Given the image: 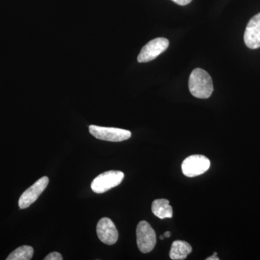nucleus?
I'll use <instances>...</instances> for the list:
<instances>
[{
    "label": "nucleus",
    "mask_w": 260,
    "mask_h": 260,
    "mask_svg": "<svg viewBox=\"0 0 260 260\" xmlns=\"http://www.w3.org/2000/svg\"><path fill=\"white\" fill-rule=\"evenodd\" d=\"M189 89L193 96L198 99H208L214 90L211 77L204 70L194 69L189 76Z\"/></svg>",
    "instance_id": "1"
},
{
    "label": "nucleus",
    "mask_w": 260,
    "mask_h": 260,
    "mask_svg": "<svg viewBox=\"0 0 260 260\" xmlns=\"http://www.w3.org/2000/svg\"><path fill=\"white\" fill-rule=\"evenodd\" d=\"M124 177V173L119 171H109L103 173L92 181V190L97 194L107 192L109 189L119 185Z\"/></svg>",
    "instance_id": "2"
},
{
    "label": "nucleus",
    "mask_w": 260,
    "mask_h": 260,
    "mask_svg": "<svg viewBox=\"0 0 260 260\" xmlns=\"http://www.w3.org/2000/svg\"><path fill=\"white\" fill-rule=\"evenodd\" d=\"M137 244L143 253L150 252L156 244V234L148 222L143 220L137 227Z\"/></svg>",
    "instance_id": "3"
},
{
    "label": "nucleus",
    "mask_w": 260,
    "mask_h": 260,
    "mask_svg": "<svg viewBox=\"0 0 260 260\" xmlns=\"http://www.w3.org/2000/svg\"><path fill=\"white\" fill-rule=\"evenodd\" d=\"M89 132L97 139L104 140V141H124V140L129 139L132 136V133L129 130L95 125L89 126Z\"/></svg>",
    "instance_id": "4"
},
{
    "label": "nucleus",
    "mask_w": 260,
    "mask_h": 260,
    "mask_svg": "<svg viewBox=\"0 0 260 260\" xmlns=\"http://www.w3.org/2000/svg\"><path fill=\"white\" fill-rule=\"evenodd\" d=\"M210 167V161L207 157L202 155H193L183 161L181 170L186 177H194L204 174Z\"/></svg>",
    "instance_id": "5"
},
{
    "label": "nucleus",
    "mask_w": 260,
    "mask_h": 260,
    "mask_svg": "<svg viewBox=\"0 0 260 260\" xmlns=\"http://www.w3.org/2000/svg\"><path fill=\"white\" fill-rule=\"evenodd\" d=\"M169 46V40L166 38H157L150 41L140 51L138 56V62L145 63L153 60L167 50Z\"/></svg>",
    "instance_id": "6"
},
{
    "label": "nucleus",
    "mask_w": 260,
    "mask_h": 260,
    "mask_svg": "<svg viewBox=\"0 0 260 260\" xmlns=\"http://www.w3.org/2000/svg\"><path fill=\"white\" fill-rule=\"evenodd\" d=\"M49 184V178L43 177L39 179L37 182L34 183L31 186L26 189L18 201L19 208L20 209H25L37 201L39 197L45 190Z\"/></svg>",
    "instance_id": "7"
},
{
    "label": "nucleus",
    "mask_w": 260,
    "mask_h": 260,
    "mask_svg": "<svg viewBox=\"0 0 260 260\" xmlns=\"http://www.w3.org/2000/svg\"><path fill=\"white\" fill-rule=\"evenodd\" d=\"M96 232L98 237L101 242L107 244L113 245L118 240L119 234L117 229L111 219L103 218L99 220L97 224Z\"/></svg>",
    "instance_id": "8"
},
{
    "label": "nucleus",
    "mask_w": 260,
    "mask_h": 260,
    "mask_svg": "<svg viewBox=\"0 0 260 260\" xmlns=\"http://www.w3.org/2000/svg\"><path fill=\"white\" fill-rule=\"evenodd\" d=\"M244 40L249 49L260 47V13L254 15L246 25Z\"/></svg>",
    "instance_id": "9"
},
{
    "label": "nucleus",
    "mask_w": 260,
    "mask_h": 260,
    "mask_svg": "<svg viewBox=\"0 0 260 260\" xmlns=\"http://www.w3.org/2000/svg\"><path fill=\"white\" fill-rule=\"evenodd\" d=\"M191 251L192 248L189 243L177 240L173 242L169 256L173 260L185 259L186 256L191 254Z\"/></svg>",
    "instance_id": "10"
},
{
    "label": "nucleus",
    "mask_w": 260,
    "mask_h": 260,
    "mask_svg": "<svg viewBox=\"0 0 260 260\" xmlns=\"http://www.w3.org/2000/svg\"><path fill=\"white\" fill-rule=\"evenodd\" d=\"M151 210L154 215L159 218H172V207L169 205V201L167 199L154 200L152 203Z\"/></svg>",
    "instance_id": "11"
},
{
    "label": "nucleus",
    "mask_w": 260,
    "mask_h": 260,
    "mask_svg": "<svg viewBox=\"0 0 260 260\" xmlns=\"http://www.w3.org/2000/svg\"><path fill=\"white\" fill-rule=\"evenodd\" d=\"M34 249L30 246H21L13 251L7 260H30L34 255Z\"/></svg>",
    "instance_id": "12"
},
{
    "label": "nucleus",
    "mask_w": 260,
    "mask_h": 260,
    "mask_svg": "<svg viewBox=\"0 0 260 260\" xmlns=\"http://www.w3.org/2000/svg\"><path fill=\"white\" fill-rule=\"evenodd\" d=\"M63 257L61 256V254H59V252H56V251H54V252H51L50 254H48L45 258H44V260H62Z\"/></svg>",
    "instance_id": "13"
},
{
    "label": "nucleus",
    "mask_w": 260,
    "mask_h": 260,
    "mask_svg": "<svg viewBox=\"0 0 260 260\" xmlns=\"http://www.w3.org/2000/svg\"><path fill=\"white\" fill-rule=\"evenodd\" d=\"M172 1L181 6H184V5L189 4L192 0H172Z\"/></svg>",
    "instance_id": "14"
},
{
    "label": "nucleus",
    "mask_w": 260,
    "mask_h": 260,
    "mask_svg": "<svg viewBox=\"0 0 260 260\" xmlns=\"http://www.w3.org/2000/svg\"><path fill=\"white\" fill-rule=\"evenodd\" d=\"M218 256H217V253L215 252L214 253V254L213 256H209V257L207 258L206 260H219Z\"/></svg>",
    "instance_id": "15"
},
{
    "label": "nucleus",
    "mask_w": 260,
    "mask_h": 260,
    "mask_svg": "<svg viewBox=\"0 0 260 260\" xmlns=\"http://www.w3.org/2000/svg\"><path fill=\"white\" fill-rule=\"evenodd\" d=\"M164 237H165V238H169L171 237V232H165V234H164Z\"/></svg>",
    "instance_id": "16"
},
{
    "label": "nucleus",
    "mask_w": 260,
    "mask_h": 260,
    "mask_svg": "<svg viewBox=\"0 0 260 260\" xmlns=\"http://www.w3.org/2000/svg\"><path fill=\"white\" fill-rule=\"evenodd\" d=\"M164 238H165V237H164V235L160 236V239H161V240H164Z\"/></svg>",
    "instance_id": "17"
}]
</instances>
